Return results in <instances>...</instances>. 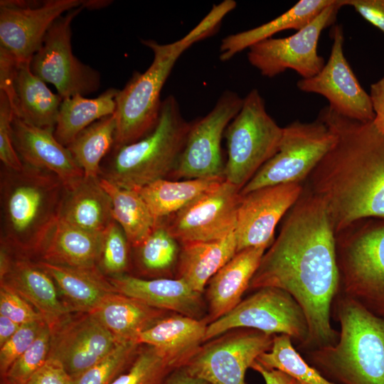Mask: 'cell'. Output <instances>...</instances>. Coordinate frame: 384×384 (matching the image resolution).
<instances>
[{
    "mask_svg": "<svg viewBox=\"0 0 384 384\" xmlns=\"http://www.w3.org/2000/svg\"><path fill=\"white\" fill-rule=\"evenodd\" d=\"M335 234L324 202L313 193L301 196L249 284L250 290L272 287L293 297L308 324V338L301 348L306 351L333 345L339 336L331 324L341 287Z\"/></svg>",
    "mask_w": 384,
    "mask_h": 384,
    "instance_id": "obj_1",
    "label": "cell"
},
{
    "mask_svg": "<svg viewBox=\"0 0 384 384\" xmlns=\"http://www.w3.org/2000/svg\"><path fill=\"white\" fill-rule=\"evenodd\" d=\"M318 117L336 139L310 174L312 193L324 202L335 233L363 218H384V134L373 122L347 118L329 105Z\"/></svg>",
    "mask_w": 384,
    "mask_h": 384,
    "instance_id": "obj_2",
    "label": "cell"
},
{
    "mask_svg": "<svg viewBox=\"0 0 384 384\" xmlns=\"http://www.w3.org/2000/svg\"><path fill=\"white\" fill-rule=\"evenodd\" d=\"M1 243L31 259L59 217L65 193L54 174L23 164L1 169Z\"/></svg>",
    "mask_w": 384,
    "mask_h": 384,
    "instance_id": "obj_3",
    "label": "cell"
},
{
    "mask_svg": "<svg viewBox=\"0 0 384 384\" xmlns=\"http://www.w3.org/2000/svg\"><path fill=\"white\" fill-rule=\"evenodd\" d=\"M331 309L338 339L306 351L308 363L335 384H384V319L340 292Z\"/></svg>",
    "mask_w": 384,
    "mask_h": 384,
    "instance_id": "obj_4",
    "label": "cell"
},
{
    "mask_svg": "<svg viewBox=\"0 0 384 384\" xmlns=\"http://www.w3.org/2000/svg\"><path fill=\"white\" fill-rule=\"evenodd\" d=\"M224 18L213 9L199 23L181 39L161 44L154 40H142L149 48L154 59L144 72H135L116 97V129L114 145L134 142L156 126L162 101L160 94L174 64L181 55L196 42L213 35Z\"/></svg>",
    "mask_w": 384,
    "mask_h": 384,
    "instance_id": "obj_5",
    "label": "cell"
},
{
    "mask_svg": "<svg viewBox=\"0 0 384 384\" xmlns=\"http://www.w3.org/2000/svg\"><path fill=\"white\" fill-rule=\"evenodd\" d=\"M191 124L175 97H167L152 131L134 142L114 145L101 164L99 177L131 190L164 179L177 164Z\"/></svg>",
    "mask_w": 384,
    "mask_h": 384,
    "instance_id": "obj_6",
    "label": "cell"
},
{
    "mask_svg": "<svg viewBox=\"0 0 384 384\" xmlns=\"http://www.w3.org/2000/svg\"><path fill=\"white\" fill-rule=\"evenodd\" d=\"M282 134L259 91L252 89L224 133L228 146L224 178L242 189L277 152Z\"/></svg>",
    "mask_w": 384,
    "mask_h": 384,
    "instance_id": "obj_7",
    "label": "cell"
},
{
    "mask_svg": "<svg viewBox=\"0 0 384 384\" xmlns=\"http://www.w3.org/2000/svg\"><path fill=\"white\" fill-rule=\"evenodd\" d=\"M340 292L384 319V224L336 241Z\"/></svg>",
    "mask_w": 384,
    "mask_h": 384,
    "instance_id": "obj_8",
    "label": "cell"
},
{
    "mask_svg": "<svg viewBox=\"0 0 384 384\" xmlns=\"http://www.w3.org/2000/svg\"><path fill=\"white\" fill-rule=\"evenodd\" d=\"M336 137L319 117L311 122L294 121L283 127L277 152L241 189L243 196L255 189L289 183H299L331 149Z\"/></svg>",
    "mask_w": 384,
    "mask_h": 384,
    "instance_id": "obj_9",
    "label": "cell"
},
{
    "mask_svg": "<svg viewBox=\"0 0 384 384\" xmlns=\"http://www.w3.org/2000/svg\"><path fill=\"white\" fill-rule=\"evenodd\" d=\"M246 328L269 335L283 334L303 347L309 336L305 314L297 302L286 291L272 287L255 290L230 311L208 324L204 343L228 331Z\"/></svg>",
    "mask_w": 384,
    "mask_h": 384,
    "instance_id": "obj_10",
    "label": "cell"
},
{
    "mask_svg": "<svg viewBox=\"0 0 384 384\" xmlns=\"http://www.w3.org/2000/svg\"><path fill=\"white\" fill-rule=\"evenodd\" d=\"M84 9L83 4L59 17L31 60L33 73L55 86L63 99L95 92L101 84L100 73L82 63L73 53L71 23Z\"/></svg>",
    "mask_w": 384,
    "mask_h": 384,
    "instance_id": "obj_11",
    "label": "cell"
},
{
    "mask_svg": "<svg viewBox=\"0 0 384 384\" xmlns=\"http://www.w3.org/2000/svg\"><path fill=\"white\" fill-rule=\"evenodd\" d=\"M341 7V0H335L293 35L270 38L254 44L249 48L248 61L267 78H274L287 69L296 71L302 78L316 75L325 65L317 51L321 33L334 23Z\"/></svg>",
    "mask_w": 384,
    "mask_h": 384,
    "instance_id": "obj_12",
    "label": "cell"
},
{
    "mask_svg": "<svg viewBox=\"0 0 384 384\" xmlns=\"http://www.w3.org/2000/svg\"><path fill=\"white\" fill-rule=\"evenodd\" d=\"M273 337L252 329L228 331L205 342L185 368L210 384H246L247 370L271 349Z\"/></svg>",
    "mask_w": 384,
    "mask_h": 384,
    "instance_id": "obj_13",
    "label": "cell"
},
{
    "mask_svg": "<svg viewBox=\"0 0 384 384\" xmlns=\"http://www.w3.org/2000/svg\"><path fill=\"white\" fill-rule=\"evenodd\" d=\"M240 191L224 178L159 223L181 245L221 239L235 230Z\"/></svg>",
    "mask_w": 384,
    "mask_h": 384,
    "instance_id": "obj_14",
    "label": "cell"
},
{
    "mask_svg": "<svg viewBox=\"0 0 384 384\" xmlns=\"http://www.w3.org/2000/svg\"><path fill=\"white\" fill-rule=\"evenodd\" d=\"M243 98L232 91L221 95L203 118L192 122L183 151L171 174L175 178H208L223 176L221 139L238 114Z\"/></svg>",
    "mask_w": 384,
    "mask_h": 384,
    "instance_id": "obj_15",
    "label": "cell"
},
{
    "mask_svg": "<svg viewBox=\"0 0 384 384\" xmlns=\"http://www.w3.org/2000/svg\"><path fill=\"white\" fill-rule=\"evenodd\" d=\"M83 4L80 0H1L0 47L18 62L31 61L52 24Z\"/></svg>",
    "mask_w": 384,
    "mask_h": 384,
    "instance_id": "obj_16",
    "label": "cell"
},
{
    "mask_svg": "<svg viewBox=\"0 0 384 384\" xmlns=\"http://www.w3.org/2000/svg\"><path fill=\"white\" fill-rule=\"evenodd\" d=\"M330 56L322 70L309 78H302L297 86L304 92L324 97L338 114L360 122H373L375 114L370 95L362 87L343 53V28L334 26Z\"/></svg>",
    "mask_w": 384,
    "mask_h": 384,
    "instance_id": "obj_17",
    "label": "cell"
},
{
    "mask_svg": "<svg viewBox=\"0 0 384 384\" xmlns=\"http://www.w3.org/2000/svg\"><path fill=\"white\" fill-rule=\"evenodd\" d=\"M50 330L48 358L58 361L71 378L95 364L118 342L93 313H71Z\"/></svg>",
    "mask_w": 384,
    "mask_h": 384,
    "instance_id": "obj_18",
    "label": "cell"
},
{
    "mask_svg": "<svg viewBox=\"0 0 384 384\" xmlns=\"http://www.w3.org/2000/svg\"><path fill=\"white\" fill-rule=\"evenodd\" d=\"M302 193L299 183H289L262 187L241 196L235 230L237 252L271 245L277 223Z\"/></svg>",
    "mask_w": 384,
    "mask_h": 384,
    "instance_id": "obj_19",
    "label": "cell"
},
{
    "mask_svg": "<svg viewBox=\"0 0 384 384\" xmlns=\"http://www.w3.org/2000/svg\"><path fill=\"white\" fill-rule=\"evenodd\" d=\"M0 278L38 311L50 329L73 313L59 297L53 279L29 257L11 250L1 254Z\"/></svg>",
    "mask_w": 384,
    "mask_h": 384,
    "instance_id": "obj_20",
    "label": "cell"
},
{
    "mask_svg": "<svg viewBox=\"0 0 384 384\" xmlns=\"http://www.w3.org/2000/svg\"><path fill=\"white\" fill-rule=\"evenodd\" d=\"M55 128H41L14 117L12 139L23 164L56 175L68 186L84 176L68 149L54 136Z\"/></svg>",
    "mask_w": 384,
    "mask_h": 384,
    "instance_id": "obj_21",
    "label": "cell"
},
{
    "mask_svg": "<svg viewBox=\"0 0 384 384\" xmlns=\"http://www.w3.org/2000/svg\"><path fill=\"white\" fill-rule=\"evenodd\" d=\"M108 279L117 292L150 306L198 319L206 317L202 293L181 279H146L123 274Z\"/></svg>",
    "mask_w": 384,
    "mask_h": 384,
    "instance_id": "obj_22",
    "label": "cell"
},
{
    "mask_svg": "<svg viewBox=\"0 0 384 384\" xmlns=\"http://www.w3.org/2000/svg\"><path fill=\"white\" fill-rule=\"evenodd\" d=\"M208 324L207 317L164 316L143 331L137 343L155 348L172 369L184 368L204 343Z\"/></svg>",
    "mask_w": 384,
    "mask_h": 384,
    "instance_id": "obj_23",
    "label": "cell"
},
{
    "mask_svg": "<svg viewBox=\"0 0 384 384\" xmlns=\"http://www.w3.org/2000/svg\"><path fill=\"white\" fill-rule=\"evenodd\" d=\"M267 247H253L238 252L208 282L206 299L209 324L233 309L248 289Z\"/></svg>",
    "mask_w": 384,
    "mask_h": 384,
    "instance_id": "obj_24",
    "label": "cell"
},
{
    "mask_svg": "<svg viewBox=\"0 0 384 384\" xmlns=\"http://www.w3.org/2000/svg\"><path fill=\"white\" fill-rule=\"evenodd\" d=\"M110 196L100 178L83 176L65 186L58 219L92 233H103L113 220Z\"/></svg>",
    "mask_w": 384,
    "mask_h": 384,
    "instance_id": "obj_25",
    "label": "cell"
},
{
    "mask_svg": "<svg viewBox=\"0 0 384 384\" xmlns=\"http://www.w3.org/2000/svg\"><path fill=\"white\" fill-rule=\"evenodd\" d=\"M31 61L18 62L9 99L14 117L41 128H55L63 98L33 73Z\"/></svg>",
    "mask_w": 384,
    "mask_h": 384,
    "instance_id": "obj_26",
    "label": "cell"
},
{
    "mask_svg": "<svg viewBox=\"0 0 384 384\" xmlns=\"http://www.w3.org/2000/svg\"><path fill=\"white\" fill-rule=\"evenodd\" d=\"M103 233H92L74 227L60 219L44 239L37 261L80 267H98Z\"/></svg>",
    "mask_w": 384,
    "mask_h": 384,
    "instance_id": "obj_27",
    "label": "cell"
},
{
    "mask_svg": "<svg viewBox=\"0 0 384 384\" xmlns=\"http://www.w3.org/2000/svg\"><path fill=\"white\" fill-rule=\"evenodd\" d=\"M53 279L64 302L74 312L92 313L117 292L98 267L80 268L36 261Z\"/></svg>",
    "mask_w": 384,
    "mask_h": 384,
    "instance_id": "obj_28",
    "label": "cell"
},
{
    "mask_svg": "<svg viewBox=\"0 0 384 384\" xmlns=\"http://www.w3.org/2000/svg\"><path fill=\"white\" fill-rule=\"evenodd\" d=\"M178 278L202 293L212 277L237 253L235 232L213 241L181 245Z\"/></svg>",
    "mask_w": 384,
    "mask_h": 384,
    "instance_id": "obj_29",
    "label": "cell"
},
{
    "mask_svg": "<svg viewBox=\"0 0 384 384\" xmlns=\"http://www.w3.org/2000/svg\"><path fill=\"white\" fill-rule=\"evenodd\" d=\"M92 313L118 341L137 343L139 335L166 316V311L114 292Z\"/></svg>",
    "mask_w": 384,
    "mask_h": 384,
    "instance_id": "obj_30",
    "label": "cell"
},
{
    "mask_svg": "<svg viewBox=\"0 0 384 384\" xmlns=\"http://www.w3.org/2000/svg\"><path fill=\"white\" fill-rule=\"evenodd\" d=\"M334 1L335 0H300L286 12L266 23L225 37L220 46V60H228L238 53L258 42L272 38L280 31L287 29L300 30Z\"/></svg>",
    "mask_w": 384,
    "mask_h": 384,
    "instance_id": "obj_31",
    "label": "cell"
},
{
    "mask_svg": "<svg viewBox=\"0 0 384 384\" xmlns=\"http://www.w3.org/2000/svg\"><path fill=\"white\" fill-rule=\"evenodd\" d=\"M119 90L110 88L92 99L80 94L63 99L54 129L56 139L67 147L87 127L114 114Z\"/></svg>",
    "mask_w": 384,
    "mask_h": 384,
    "instance_id": "obj_32",
    "label": "cell"
},
{
    "mask_svg": "<svg viewBox=\"0 0 384 384\" xmlns=\"http://www.w3.org/2000/svg\"><path fill=\"white\" fill-rule=\"evenodd\" d=\"M223 179V176L184 181H169L164 178L137 191L146 202L158 223L179 211Z\"/></svg>",
    "mask_w": 384,
    "mask_h": 384,
    "instance_id": "obj_33",
    "label": "cell"
},
{
    "mask_svg": "<svg viewBox=\"0 0 384 384\" xmlns=\"http://www.w3.org/2000/svg\"><path fill=\"white\" fill-rule=\"evenodd\" d=\"M100 182L111 198L113 220L121 226L130 245L139 247L158 224L146 202L137 190L120 188L101 178Z\"/></svg>",
    "mask_w": 384,
    "mask_h": 384,
    "instance_id": "obj_34",
    "label": "cell"
},
{
    "mask_svg": "<svg viewBox=\"0 0 384 384\" xmlns=\"http://www.w3.org/2000/svg\"><path fill=\"white\" fill-rule=\"evenodd\" d=\"M115 129L113 114L87 127L67 146L85 176L99 177L101 164L114 144Z\"/></svg>",
    "mask_w": 384,
    "mask_h": 384,
    "instance_id": "obj_35",
    "label": "cell"
},
{
    "mask_svg": "<svg viewBox=\"0 0 384 384\" xmlns=\"http://www.w3.org/2000/svg\"><path fill=\"white\" fill-rule=\"evenodd\" d=\"M256 361L267 369L284 373L294 384H335L302 357L286 334L274 335L271 349L260 354Z\"/></svg>",
    "mask_w": 384,
    "mask_h": 384,
    "instance_id": "obj_36",
    "label": "cell"
},
{
    "mask_svg": "<svg viewBox=\"0 0 384 384\" xmlns=\"http://www.w3.org/2000/svg\"><path fill=\"white\" fill-rule=\"evenodd\" d=\"M141 346L135 341H118L102 359L73 378V384H111L130 366Z\"/></svg>",
    "mask_w": 384,
    "mask_h": 384,
    "instance_id": "obj_37",
    "label": "cell"
},
{
    "mask_svg": "<svg viewBox=\"0 0 384 384\" xmlns=\"http://www.w3.org/2000/svg\"><path fill=\"white\" fill-rule=\"evenodd\" d=\"M173 370L155 348L142 345L130 366L111 384H161Z\"/></svg>",
    "mask_w": 384,
    "mask_h": 384,
    "instance_id": "obj_38",
    "label": "cell"
},
{
    "mask_svg": "<svg viewBox=\"0 0 384 384\" xmlns=\"http://www.w3.org/2000/svg\"><path fill=\"white\" fill-rule=\"evenodd\" d=\"M137 248L142 267L150 272L168 270L178 261V242L159 223Z\"/></svg>",
    "mask_w": 384,
    "mask_h": 384,
    "instance_id": "obj_39",
    "label": "cell"
},
{
    "mask_svg": "<svg viewBox=\"0 0 384 384\" xmlns=\"http://www.w3.org/2000/svg\"><path fill=\"white\" fill-rule=\"evenodd\" d=\"M50 330L47 324L30 347L11 366L4 377L14 384H26L47 362L50 349Z\"/></svg>",
    "mask_w": 384,
    "mask_h": 384,
    "instance_id": "obj_40",
    "label": "cell"
},
{
    "mask_svg": "<svg viewBox=\"0 0 384 384\" xmlns=\"http://www.w3.org/2000/svg\"><path fill=\"white\" fill-rule=\"evenodd\" d=\"M129 245L122 228L113 220L103 232L100 271L111 277L123 274L129 267Z\"/></svg>",
    "mask_w": 384,
    "mask_h": 384,
    "instance_id": "obj_41",
    "label": "cell"
},
{
    "mask_svg": "<svg viewBox=\"0 0 384 384\" xmlns=\"http://www.w3.org/2000/svg\"><path fill=\"white\" fill-rule=\"evenodd\" d=\"M46 324L44 321L23 324L0 346L1 378L5 376L11 366L30 347Z\"/></svg>",
    "mask_w": 384,
    "mask_h": 384,
    "instance_id": "obj_42",
    "label": "cell"
},
{
    "mask_svg": "<svg viewBox=\"0 0 384 384\" xmlns=\"http://www.w3.org/2000/svg\"><path fill=\"white\" fill-rule=\"evenodd\" d=\"M14 113L6 94L0 91V159L3 166L20 171L23 164L13 143L12 121Z\"/></svg>",
    "mask_w": 384,
    "mask_h": 384,
    "instance_id": "obj_43",
    "label": "cell"
},
{
    "mask_svg": "<svg viewBox=\"0 0 384 384\" xmlns=\"http://www.w3.org/2000/svg\"><path fill=\"white\" fill-rule=\"evenodd\" d=\"M0 314L20 325L44 321L38 311L9 285L0 284Z\"/></svg>",
    "mask_w": 384,
    "mask_h": 384,
    "instance_id": "obj_44",
    "label": "cell"
},
{
    "mask_svg": "<svg viewBox=\"0 0 384 384\" xmlns=\"http://www.w3.org/2000/svg\"><path fill=\"white\" fill-rule=\"evenodd\" d=\"M353 7L365 20L384 33V0H341Z\"/></svg>",
    "mask_w": 384,
    "mask_h": 384,
    "instance_id": "obj_45",
    "label": "cell"
},
{
    "mask_svg": "<svg viewBox=\"0 0 384 384\" xmlns=\"http://www.w3.org/2000/svg\"><path fill=\"white\" fill-rule=\"evenodd\" d=\"M26 384H73L71 377L56 360L48 358Z\"/></svg>",
    "mask_w": 384,
    "mask_h": 384,
    "instance_id": "obj_46",
    "label": "cell"
},
{
    "mask_svg": "<svg viewBox=\"0 0 384 384\" xmlns=\"http://www.w3.org/2000/svg\"><path fill=\"white\" fill-rule=\"evenodd\" d=\"M370 97L375 117L373 124L384 134V76L370 85Z\"/></svg>",
    "mask_w": 384,
    "mask_h": 384,
    "instance_id": "obj_47",
    "label": "cell"
},
{
    "mask_svg": "<svg viewBox=\"0 0 384 384\" xmlns=\"http://www.w3.org/2000/svg\"><path fill=\"white\" fill-rule=\"evenodd\" d=\"M250 368L262 375L265 384H294L292 378L284 373L275 369H267L256 361Z\"/></svg>",
    "mask_w": 384,
    "mask_h": 384,
    "instance_id": "obj_48",
    "label": "cell"
},
{
    "mask_svg": "<svg viewBox=\"0 0 384 384\" xmlns=\"http://www.w3.org/2000/svg\"><path fill=\"white\" fill-rule=\"evenodd\" d=\"M161 384H210L208 382L191 375L186 368L173 370Z\"/></svg>",
    "mask_w": 384,
    "mask_h": 384,
    "instance_id": "obj_49",
    "label": "cell"
},
{
    "mask_svg": "<svg viewBox=\"0 0 384 384\" xmlns=\"http://www.w3.org/2000/svg\"><path fill=\"white\" fill-rule=\"evenodd\" d=\"M21 325L0 314V346L8 341Z\"/></svg>",
    "mask_w": 384,
    "mask_h": 384,
    "instance_id": "obj_50",
    "label": "cell"
},
{
    "mask_svg": "<svg viewBox=\"0 0 384 384\" xmlns=\"http://www.w3.org/2000/svg\"><path fill=\"white\" fill-rule=\"evenodd\" d=\"M1 384H14V383H11L10 381L6 380V378H1Z\"/></svg>",
    "mask_w": 384,
    "mask_h": 384,
    "instance_id": "obj_51",
    "label": "cell"
}]
</instances>
